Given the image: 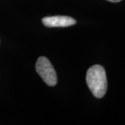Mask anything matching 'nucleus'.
Here are the masks:
<instances>
[{"label": "nucleus", "mask_w": 125, "mask_h": 125, "mask_svg": "<svg viewBox=\"0 0 125 125\" xmlns=\"http://www.w3.org/2000/svg\"><path fill=\"white\" fill-rule=\"evenodd\" d=\"M86 82L89 89L97 98H102L107 90V78L104 68L95 65L88 69Z\"/></svg>", "instance_id": "f257e3e1"}, {"label": "nucleus", "mask_w": 125, "mask_h": 125, "mask_svg": "<svg viewBox=\"0 0 125 125\" xmlns=\"http://www.w3.org/2000/svg\"><path fill=\"white\" fill-rule=\"evenodd\" d=\"M36 69L46 84L49 86H54L56 84V73L48 58L45 56L39 57L36 62Z\"/></svg>", "instance_id": "f03ea898"}, {"label": "nucleus", "mask_w": 125, "mask_h": 125, "mask_svg": "<svg viewBox=\"0 0 125 125\" xmlns=\"http://www.w3.org/2000/svg\"><path fill=\"white\" fill-rule=\"evenodd\" d=\"M42 22L47 27H67L76 24V20L68 16H52L42 18Z\"/></svg>", "instance_id": "7ed1b4c3"}, {"label": "nucleus", "mask_w": 125, "mask_h": 125, "mask_svg": "<svg viewBox=\"0 0 125 125\" xmlns=\"http://www.w3.org/2000/svg\"><path fill=\"white\" fill-rule=\"evenodd\" d=\"M107 1H109L111 2H119V1H120L122 0H107Z\"/></svg>", "instance_id": "20e7f679"}]
</instances>
